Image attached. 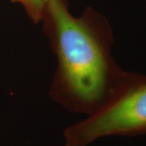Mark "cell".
I'll return each mask as SVG.
<instances>
[{
  "mask_svg": "<svg viewBox=\"0 0 146 146\" xmlns=\"http://www.w3.org/2000/svg\"><path fill=\"white\" fill-rule=\"evenodd\" d=\"M41 22L57 58L49 97L64 109L88 115L106 104L127 71L113 57V29L91 7L74 16L68 0H50Z\"/></svg>",
  "mask_w": 146,
  "mask_h": 146,
  "instance_id": "6da1fadb",
  "label": "cell"
},
{
  "mask_svg": "<svg viewBox=\"0 0 146 146\" xmlns=\"http://www.w3.org/2000/svg\"><path fill=\"white\" fill-rule=\"evenodd\" d=\"M146 135V75L127 72L111 99L63 131L65 146H89L107 136Z\"/></svg>",
  "mask_w": 146,
  "mask_h": 146,
  "instance_id": "7a4b0ae2",
  "label": "cell"
},
{
  "mask_svg": "<svg viewBox=\"0 0 146 146\" xmlns=\"http://www.w3.org/2000/svg\"><path fill=\"white\" fill-rule=\"evenodd\" d=\"M22 5L29 16L34 24L40 23L42 15L50 0H11Z\"/></svg>",
  "mask_w": 146,
  "mask_h": 146,
  "instance_id": "3957f363",
  "label": "cell"
}]
</instances>
